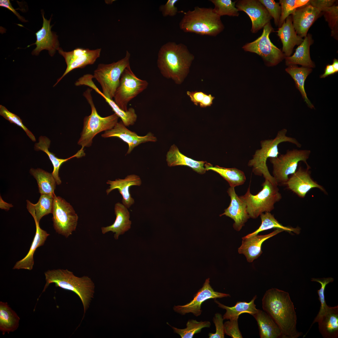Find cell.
I'll return each mask as SVG.
<instances>
[{
  "label": "cell",
  "instance_id": "1",
  "mask_svg": "<svg viewBox=\"0 0 338 338\" xmlns=\"http://www.w3.org/2000/svg\"><path fill=\"white\" fill-rule=\"evenodd\" d=\"M262 304L264 311L278 325L284 338H297L303 335L297 329V315L288 292L275 288L269 289Z\"/></svg>",
  "mask_w": 338,
  "mask_h": 338
},
{
  "label": "cell",
  "instance_id": "2",
  "mask_svg": "<svg viewBox=\"0 0 338 338\" xmlns=\"http://www.w3.org/2000/svg\"><path fill=\"white\" fill-rule=\"evenodd\" d=\"M194 58L185 45L169 42L161 47L157 65L163 76L180 84L188 74Z\"/></svg>",
  "mask_w": 338,
  "mask_h": 338
},
{
  "label": "cell",
  "instance_id": "3",
  "mask_svg": "<svg viewBox=\"0 0 338 338\" xmlns=\"http://www.w3.org/2000/svg\"><path fill=\"white\" fill-rule=\"evenodd\" d=\"M44 275L46 283L41 294L50 284L54 283L56 287L71 291L77 294L82 303L85 313L94 293L95 284L90 277L76 276L67 269L49 270L45 272Z\"/></svg>",
  "mask_w": 338,
  "mask_h": 338
},
{
  "label": "cell",
  "instance_id": "4",
  "mask_svg": "<svg viewBox=\"0 0 338 338\" xmlns=\"http://www.w3.org/2000/svg\"><path fill=\"white\" fill-rule=\"evenodd\" d=\"M183 14L179 26L185 32L215 37L224 28L221 17L213 8L196 6L193 10L184 12Z\"/></svg>",
  "mask_w": 338,
  "mask_h": 338
},
{
  "label": "cell",
  "instance_id": "5",
  "mask_svg": "<svg viewBox=\"0 0 338 338\" xmlns=\"http://www.w3.org/2000/svg\"><path fill=\"white\" fill-rule=\"evenodd\" d=\"M287 130L283 129L279 131L274 139L265 140L260 141L261 148L256 150L250 160L248 165L252 167V172L256 175H263L265 179L267 180L273 184L278 186L273 177L269 171L266 164L267 159L277 157L279 154L278 146L280 143L288 142L300 147L301 144L294 138L286 136Z\"/></svg>",
  "mask_w": 338,
  "mask_h": 338
},
{
  "label": "cell",
  "instance_id": "6",
  "mask_svg": "<svg viewBox=\"0 0 338 338\" xmlns=\"http://www.w3.org/2000/svg\"><path fill=\"white\" fill-rule=\"evenodd\" d=\"M91 90L88 88L83 94L91 110V114L84 118L82 131L78 142V144L84 148L91 146L93 138L99 133L112 129L118 122L119 118L115 113L105 117L100 116L93 103Z\"/></svg>",
  "mask_w": 338,
  "mask_h": 338
},
{
  "label": "cell",
  "instance_id": "7",
  "mask_svg": "<svg viewBox=\"0 0 338 338\" xmlns=\"http://www.w3.org/2000/svg\"><path fill=\"white\" fill-rule=\"evenodd\" d=\"M265 180L262 190L257 194L251 193L249 186L245 194L239 196L246 205L250 218L255 219L264 212H270L274 209V204L282 198L278 186Z\"/></svg>",
  "mask_w": 338,
  "mask_h": 338
},
{
  "label": "cell",
  "instance_id": "8",
  "mask_svg": "<svg viewBox=\"0 0 338 338\" xmlns=\"http://www.w3.org/2000/svg\"><path fill=\"white\" fill-rule=\"evenodd\" d=\"M130 54L127 51L123 59L110 64H100L94 71L93 78L100 84L103 94L107 98L112 100L114 98L121 75L130 65Z\"/></svg>",
  "mask_w": 338,
  "mask_h": 338
},
{
  "label": "cell",
  "instance_id": "9",
  "mask_svg": "<svg viewBox=\"0 0 338 338\" xmlns=\"http://www.w3.org/2000/svg\"><path fill=\"white\" fill-rule=\"evenodd\" d=\"M311 151L309 150L294 149L288 150L284 154L277 157L270 158L269 160L273 167V177L278 185H284L289 179V176L296 171L298 163L304 162L307 168H311L307 163Z\"/></svg>",
  "mask_w": 338,
  "mask_h": 338
},
{
  "label": "cell",
  "instance_id": "10",
  "mask_svg": "<svg viewBox=\"0 0 338 338\" xmlns=\"http://www.w3.org/2000/svg\"><path fill=\"white\" fill-rule=\"evenodd\" d=\"M274 31L270 22L268 23L263 28L262 35L254 41L245 44L242 49L245 51L255 53L260 56L268 66L277 65L286 56L270 40L269 35Z\"/></svg>",
  "mask_w": 338,
  "mask_h": 338
},
{
  "label": "cell",
  "instance_id": "11",
  "mask_svg": "<svg viewBox=\"0 0 338 338\" xmlns=\"http://www.w3.org/2000/svg\"><path fill=\"white\" fill-rule=\"evenodd\" d=\"M148 85L146 80L141 79L136 75L130 65L121 75L114 96V101L120 109L127 111L129 102L146 89Z\"/></svg>",
  "mask_w": 338,
  "mask_h": 338
},
{
  "label": "cell",
  "instance_id": "12",
  "mask_svg": "<svg viewBox=\"0 0 338 338\" xmlns=\"http://www.w3.org/2000/svg\"><path fill=\"white\" fill-rule=\"evenodd\" d=\"M56 232L66 238L75 231L78 216L70 204L59 196H54L52 213Z\"/></svg>",
  "mask_w": 338,
  "mask_h": 338
},
{
  "label": "cell",
  "instance_id": "13",
  "mask_svg": "<svg viewBox=\"0 0 338 338\" xmlns=\"http://www.w3.org/2000/svg\"><path fill=\"white\" fill-rule=\"evenodd\" d=\"M101 49L90 50L88 49L77 48L69 52L64 51L60 47L59 53L64 58L67 68L62 75L57 79L55 86L66 75L73 69L82 68L88 65L93 64L100 57Z\"/></svg>",
  "mask_w": 338,
  "mask_h": 338
},
{
  "label": "cell",
  "instance_id": "14",
  "mask_svg": "<svg viewBox=\"0 0 338 338\" xmlns=\"http://www.w3.org/2000/svg\"><path fill=\"white\" fill-rule=\"evenodd\" d=\"M209 278L207 279L201 288L189 303L183 305L174 306V311L182 315L191 313L196 316L201 315V305L207 300L217 298L230 297L229 294L215 291L210 284Z\"/></svg>",
  "mask_w": 338,
  "mask_h": 338
},
{
  "label": "cell",
  "instance_id": "15",
  "mask_svg": "<svg viewBox=\"0 0 338 338\" xmlns=\"http://www.w3.org/2000/svg\"><path fill=\"white\" fill-rule=\"evenodd\" d=\"M238 11L245 12L252 22L251 31L256 33L263 28L272 18L265 7L259 0H239L236 3Z\"/></svg>",
  "mask_w": 338,
  "mask_h": 338
},
{
  "label": "cell",
  "instance_id": "16",
  "mask_svg": "<svg viewBox=\"0 0 338 338\" xmlns=\"http://www.w3.org/2000/svg\"><path fill=\"white\" fill-rule=\"evenodd\" d=\"M41 11L43 18L42 27L35 33L36 42L28 46V47L33 44L36 45V48L32 52L33 55H38L41 51L45 49L48 50L49 54L52 57L60 48L58 36L55 32L51 30L54 25L50 24L52 16L48 20L44 18V11Z\"/></svg>",
  "mask_w": 338,
  "mask_h": 338
},
{
  "label": "cell",
  "instance_id": "17",
  "mask_svg": "<svg viewBox=\"0 0 338 338\" xmlns=\"http://www.w3.org/2000/svg\"><path fill=\"white\" fill-rule=\"evenodd\" d=\"M309 170L300 166L284 185L301 198H304L308 192L313 188H318L327 194L325 188L311 178Z\"/></svg>",
  "mask_w": 338,
  "mask_h": 338
},
{
  "label": "cell",
  "instance_id": "18",
  "mask_svg": "<svg viewBox=\"0 0 338 338\" xmlns=\"http://www.w3.org/2000/svg\"><path fill=\"white\" fill-rule=\"evenodd\" d=\"M321 13L308 3L297 8L292 14L293 25L297 34L302 38L305 37L309 28Z\"/></svg>",
  "mask_w": 338,
  "mask_h": 338
},
{
  "label": "cell",
  "instance_id": "19",
  "mask_svg": "<svg viewBox=\"0 0 338 338\" xmlns=\"http://www.w3.org/2000/svg\"><path fill=\"white\" fill-rule=\"evenodd\" d=\"M227 192L230 197V203L228 207L220 216L225 215L233 219L234 221L233 228L236 231H239L250 218L246 206L236 193L234 187H230Z\"/></svg>",
  "mask_w": 338,
  "mask_h": 338
},
{
  "label": "cell",
  "instance_id": "20",
  "mask_svg": "<svg viewBox=\"0 0 338 338\" xmlns=\"http://www.w3.org/2000/svg\"><path fill=\"white\" fill-rule=\"evenodd\" d=\"M283 231L284 230L282 229L277 228L269 234L257 235L248 238L243 237L242 244L238 248V252L243 254L248 262H252L261 254L263 243L267 239Z\"/></svg>",
  "mask_w": 338,
  "mask_h": 338
},
{
  "label": "cell",
  "instance_id": "21",
  "mask_svg": "<svg viewBox=\"0 0 338 338\" xmlns=\"http://www.w3.org/2000/svg\"><path fill=\"white\" fill-rule=\"evenodd\" d=\"M107 184L110 185L106 190L108 195L112 191L117 189L122 197V203L128 208H129L135 202L134 199L131 197L130 192V187L133 186H140L142 181L138 175L131 174L127 175L124 179H118L114 181L108 180Z\"/></svg>",
  "mask_w": 338,
  "mask_h": 338
},
{
  "label": "cell",
  "instance_id": "22",
  "mask_svg": "<svg viewBox=\"0 0 338 338\" xmlns=\"http://www.w3.org/2000/svg\"><path fill=\"white\" fill-rule=\"evenodd\" d=\"M276 32L282 44V51L286 57L290 56L294 47L296 45H299L304 40L295 30L290 15L286 18Z\"/></svg>",
  "mask_w": 338,
  "mask_h": 338
},
{
  "label": "cell",
  "instance_id": "23",
  "mask_svg": "<svg viewBox=\"0 0 338 338\" xmlns=\"http://www.w3.org/2000/svg\"><path fill=\"white\" fill-rule=\"evenodd\" d=\"M127 208L122 203L118 202L115 204V220L111 225L101 228L102 234L111 231L115 233L114 238L117 239L119 235L123 234L131 228V222L129 220L130 214Z\"/></svg>",
  "mask_w": 338,
  "mask_h": 338
},
{
  "label": "cell",
  "instance_id": "24",
  "mask_svg": "<svg viewBox=\"0 0 338 338\" xmlns=\"http://www.w3.org/2000/svg\"><path fill=\"white\" fill-rule=\"evenodd\" d=\"M50 143V141L45 136H40L38 139V142L36 143L34 145V150L38 151L41 150L49 156L53 166V170L52 174L55 180L56 184L59 185L61 183V181L59 176V171L61 166L64 162L74 157L80 158L85 156L84 148L81 147L80 149L74 155L66 159L59 158L56 156L55 155L49 150Z\"/></svg>",
  "mask_w": 338,
  "mask_h": 338
},
{
  "label": "cell",
  "instance_id": "25",
  "mask_svg": "<svg viewBox=\"0 0 338 338\" xmlns=\"http://www.w3.org/2000/svg\"><path fill=\"white\" fill-rule=\"evenodd\" d=\"M317 323L319 330L324 338L338 337V305L328 306Z\"/></svg>",
  "mask_w": 338,
  "mask_h": 338
},
{
  "label": "cell",
  "instance_id": "26",
  "mask_svg": "<svg viewBox=\"0 0 338 338\" xmlns=\"http://www.w3.org/2000/svg\"><path fill=\"white\" fill-rule=\"evenodd\" d=\"M36 225V230L34 237L29 250L26 255L23 259L17 261L13 269L32 270L34 264L33 254L37 248L43 245L49 235L45 231L41 229L35 218H33Z\"/></svg>",
  "mask_w": 338,
  "mask_h": 338
},
{
  "label": "cell",
  "instance_id": "27",
  "mask_svg": "<svg viewBox=\"0 0 338 338\" xmlns=\"http://www.w3.org/2000/svg\"><path fill=\"white\" fill-rule=\"evenodd\" d=\"M166 161L169 166H185L191 168L197 172L203 174L206 171L204 167L206 162L197 161L189 158L182 154L174 144L172 145L166 155Z\"/></svg>",
  "mask_w": 338,
  "mask_h": 338
},
{
  "label": "cell",
  "instance_id": "28",
  "mask_svg": "<svg viewBox=\"0 0 338 338\" xmlns=\"http://www.w3.org/2000/svg\"><path fill=\"white\" fill-rule=\"evenodd\" d=\"M313 42L311 35L308 34L296 48L293 55L285 57L286 65L289 66L299 64L304 67H315V64L311 59L310 52V47Z\"/></svg>",
  "mask_w": 338,
  "mask_h": 338
},
{
  "label": "cell",
  "instance_id": "29",
  "mask_svg": "<svg viewBox=\"0 0 338 338\" xmlns=\"http://www.w3.org/2000/svg\"><path fill=\"white\" fill-rule=\"evenodd\" d=\"M256 320L261 338H284L278 325L264 311L260 310L253 316Z\"/></svg>",
  "mask_w": 338,
  "mask_h": 338
},
{
  "label": "cell",
  "instance_id": "30",
  "mask_svg": "<svg viewBox=\"0 0 338 338\" xmlns=\"http://www.w3.org/2000/svg\"><path fill=\"white\" fill-rule=\"evenodd\" d=\"M257 298L255 295L249 302L245 301H239L234 306L229 307L225 305L214 299V301L218 307L226 310V312L223 317L224 320H231L238 318L239 315L243 313H248L253 316L257 313L259 309H256L254 301Z\"/></svg>",
  "mask_w": 338,
  "mask_h": 338
},
{
  "label": "cell",
  "instance_id": "31",
  "mask_svg": "<svg viewBox=\"0 0 338 338\" xmlns=\"http://www.w3.org/2000/svg\"><path fill=\"white\" fill-rule=\"evenodd\" d=\"M20 319L7 302H0V330L3 335L16 330L19 327Z\"/></svg>",
  "mask_w": 338,
  "mask_h": 338
},
{
  "label": "cell",
  "instance_id": "32",
  "mask_svg": "<svg viewBox=\"0 0 338 338\" xmlns=\"http://www.w3.org/2000/svg\"><path fill=\"white\" fill-rule=\"evenodd\" d=\"M204 166L206 170H211L219 174L228 182L230 187H235L241 185L246 180L244 172L237 168H226L217 165L213 166L207 162Z\"/></svg>",
  "mask_w": 338,
  "mask_h": 338
},
{
  "label": "cell",
  "instance_id": "33",
  "mask_svg": "<svg viewBox=\"0 0 338 338\" xmlns=\"http://www.w3.org/2000/svg\"><path fill=\"white\" fill-rule=\"evenodd\" d=\"M54 196L41 194L38 202L35 204L27 200L28 211L38 223L43 216L52 213Z\"/></svg>",
  "mask_w": 338,
  "mask_h": 338
},
{
  "label": "cell",
  "instance_id": "34",
  "mask_svg": "<svg viewBox=\"0 0 338 338\" xmlns=\"http://www.w3.org/2000/svg\"><path fill=\"white\" fill-rule=\"evenodd\" d=\"M29 172L36 180L41 194L54 196L56 183L52 173L40 168H31Z\"/></svg>",
  "mask_w": 338,
  "mask_h": 338
},
{
  "label": "cell",
  "instance_id": "35",
  "mask_svg": "<svg viewBox=\"0 0 338 338\" xmlns=\"http://www.w3.org/2000/svg\"><path fill=\"white\" fill-rule=\"evenodd\" d=\"M294 81L297 88L300 92L302 97L308 106L312 109L314 105L307 98L305 92L304 84L305 81L308 75L312 72L311 68L302 67H299L296 65H291L285 69Z\"/></svg>",
  "mask_w": 338,
  "mask_h": 338
},
{
  "label": "cell",
  "instance_id": "36",
  "mask_svg": "<svg viewBox=\"0 0 338 338\" xmlns=\"http://www.w3.org/2000/svg\"><path fill=\"white\" fill-rule=\"evenodd\" d=\"M261 223L259 227L254 232L244 237L248 238L256 235L260 232L273 228H280L289 232H293L296 233L300 232L299 229L285 227L280 224L270 212H266L260 215Z\"/></svg>",
  "mask_w": 338,
  "mask_h": 338
},
{
  "label": "cell",
  "instance_id": "37",
  "mask_svg": "<svg viewBox=\"0 0 338 338\" xmlns=\"http://www.w3.org/2000/svg\"><path fill=\"white\" fill-rule=\"evenodd\" d=\"M138 136L135 132L127 129L121 120L118 122L112 129L105 131L101 136L105 138L118 137L127 144L129 146L134 139Z\"/></svg>",
  "mask_w": 338,
  "mask_h": 338
},
{
  "label": "cell",
  "instance_id": "38",
  "mask_svg": "<svg viewBox=\"0 0 338 338\" xmlns=\"http://www.w3.org/2000/svg\"><path fill=\"white\" fill-rule=\"evenodd\" d=\"M175 333L179 335L182 338H191L194 334L200 332L204 328H209L211 324L209 321H197L196 320H189L186 324L187 327L183 329H179L170 325Z\"/></svg>",
  "mask_w": 338,
  "mask_h": 338
},
{
  "label": "cell",
  "instance_id": "39",
  "mask_svg": "<svg viewBox=\"0 0 338 338\" xmlns=\"http://www.w3.org/2000/svg\"><path fill=\"white\" fill-rule=\"evenodd\" d=\"M214 5L213 9L215 12L221 17L224 15L238 17V11L236 7L237 1L231 0H211Z\"/></svg>",
  "mask_w": 338,
  "mask_h": 338
},
{
  "label": "cell",
  "instance_id": "40",
  "mask_svg": "<svg viewBox=\"0 0 338 338\" xmlns=\"http://www.w3.org/2000/svg\"><path fill=\"white\" fill-rule=\"evenodd\" d=\"M311 281L318 282L321 284L320 288L317 291L319 297V300L320 303V306L319 313L312 323L308 331L305 335L308 332V331L310 329L312 325L314 323L317 322L320 318L325 313L326 310L328 306L326 304L325 299V289L326 285L329 283L332 282L334 281V279L331 277L322 279L312 278L311 279Z\"/></svg>",
  "mask_w": 338,
  "mask_h": 338
},
{
  "label": "cell",
  "instance_id": "41",
  "mask_svg": "<svg viewBox=\"0 0 338 338\" xmlns=\"http://www.w3.org/2000/svg\"><path fill=\"white\" fill-rule=\"evenodd\" d=\"M322 12L326 21L331 30V36L338 39V6L335 5L322 9Z\"/></svg>",
  "mask_w": 338,
  "mask_h": 338
},
{
  "label": "cell",
  "instance_id": "42",
  "mask_svg": "<svg viewBox=\"0 0 338 338\" xmlns=\"http://www.w3.org/2000/svg\"><path fill=\"white\" fill-rule=\"evenodd\" d=\"M108 104L115 113L120 118L126 127L135 124L137 120V115L133 108H129L127 111H124L120 109L113 100Z\"/></svg>",
  "mask_w": 338,
  "mask_h": 338
},
{
  "label": "cell",
  "instance_id": "43",
  "mask_svg": "<svg viewBox=\"0 0 338 338\" xmlns=\"http://www.w3.org/2000/svg\"><path fill=\"white\" fill-rule=\"evenodd\" d=\"M0 115L11 123H13L21 128L32 141H36L34 135L24 125L20 117L8 111L5 107L2 105H0Z\"/></svg>",
  "mask_w": 338,
  "mask_h": 338
},
{
  "label": "cell",
  "instance_id": "44",
  "mask_svg": "<svg viewBox=\"0 0 338 338\" xmlns=\"http://www.w3.org/2000/svg\"><path fill=\"white\" fill-rule=\"evenodd\" d=\"M187 94L194 105H199L202 108L211 106L214 99L211 94L207 95L202 91H187Z\"/></svg>",
  "mask_w": 338,
  "mask_h": 338
},
{
  "label": "cell",
  "instance_id": "45",
  "mask_svg": "<svg viewBox=\"0 0 338 338\" xmlns=\"http://www.w3.org/2000/svg\"><path fill=\"white\" fill-rule=\"evenodd\" d=\"M265 7L269 13L274 19L275 25L279 26L281 14V7L279 3L274 0H259Z\"/></svg>",
  "mask_w": 338,
  "mask_h": 338
},
{
  "label": "cell",
  "instance_id": "46",
  "mask_svg": "<svg viewBox=\"0 0 338 338\" xmlns=\"http://www.w3.org/2000/svg\"><path fill=\"white\" fill-rule=\"evenodd\" d=\"M296 0H280L279 3L281 7V14L279 28L280 27L286 18L290 14H292L295 10L294 8Z\"/></svg>",
  "mask_w": 338,
  "mask_h": 338
},
{
  "label": "cell",
  "instance_id": "47",
  "mask_svg": "<svg viewBox=\"0 0 338 338\" xmlns=\"http://www.w3.org/2000/svg\"><path fill=\"white\" fill-rule=\"evenodd\" d=\"M238 318H236L230 320L224 323L225 334L232 338H243L238 327Z\"/></svg>",
  "mask_w": 338,
  "mask_h": 338
},
{
  "label": "cell",
  "instance_id": "48",
  "mask_svg": "<svg viewBox=\"0 0 338 338\" xmlns=\"http://www.w3.org/2000/svg\"><path fill=\"white\" fill-rule=\"evenodd\" d=\"M223 319L222 315L216 313L213 317V320L214 324L216 331L214 333H209V338H224V326L223 323Z\"/></svg>",
  "mask_w": 338,
  "mask_h": 338
},
{
  "label": "cell",
  "instance_id": "49",
  "mask_svg": "<svg viewBox=\"0 0 338 338\" xmlns=\"http://www.w3.org/2000/svg\"><path fill=\"white\" fill-rule=\"evenodd\" d=\"M157 141L156 137L151 132H148L146 135L140 136L138 135L135 138L131 145L128 146L126 154L131 153L134 148L140 144L148 142H156Z\"/></svg>",
  "mask_w": 338,
  "mask_h": 338
},
{
  "label": "cell",
  "instance_id": "50",
  "mask_svg": "<svg viewBox=\"0 0 338 338\" xmlns=\"http://www.w3.org/2000/svg\"><path fill=\"white\" fill-rule=\"evenodd\" d=\"M178 1V0H168L165 4L160 6L159 9L163 16L166 17L175 16L178 12V9L175 4Z\"/></svg>",
  "mask_w": 338,
  "mask_h": 338
},
{
  "label": "cell",
  "instance_id": "51",
  "mask_svg": "<svg viewBox=\"0 0 338 338\" xmlns=\"http://www.w3.org/2000/svg\"><path fill=\"white\" fill-rule=\"evenodd\" d=\"M336 1L335 0H309L308 3L321 12L322 9L334 5Z\"/></svg>",
  "mask_w": 338,
  "mask_h": 338
},
{
  "label": "cell",
  "instance_id": "52",
  "mask_svg": "<svg viewBox=\"0 0 338 338\" xmlns=\"http://www.w3.org/2000/svg\"><path fill=\"white\" fill-rule=\"evenodd\" d=\"M0 6L5 7L9 10L12 12L18 18L23 22H26L25 19L22 16H21L14 9L12 6L9 0H0Z\"/></svg>",
  "mask_w": 338,
  "mask_h": 338
},
{
  "label": "cell",
  "instance_id": "53",
  "mask_svg": "<svg viewBox=\"0 0 338 338\" xmlns=\"http://www.w3.org/2000/svg\"><path fill=\"white\" fill-rule=\"evenodd\" d=\"M335 73L332 65L329 64L326 66L324 73L320 76V77L324 78Z\"/></svg>",
  "mask_w": 338,
  "mask_h": 338
},
{
  "label": "cell",
  "instance_id": "54",
  "mask_svg": "<svg viewBox=\"0 0 338 338\" xmlns=\"http://www.w3.org/2000/svg\"><path fill=\"white\" fill-rule=\"evenodd\" d=\"M13 206L12 204L8 203L4 201L1 196H0V208L8 211L11 207H12Z\"/></svg>",
  "mask_w": 338,
  "mask_h": 338
},
{
  "label": "cell",
  "instance_id": "55",
  "mask_svg": "<svg viewBox=\"0 0 338 338\" xmlns=\"http://www.w3.org/2000/svg\"><path fill=\"white\" fill-rule=\"evenodd\" d=\"M309 1V0H296L294 8L296 9L306 4Z\"/></svg>",
  "mask_w": 338,
  "mask_h": 338
},
{
  "label": "cell",
  "instance_id": "56",
  "mask_svg": "<svg viewBox=\"0 0 338 338\" xmlns=\"http://www.w3.org/2000/svg\"><path fill=\"white\" fill-rule=\"evenodd\" d=\"M335 73L338 71V60L335 59L333 61V63L332 64Z\"/></svg>",
  "mask_w": 338,
  "mask_h": 338
}]
</instances>
